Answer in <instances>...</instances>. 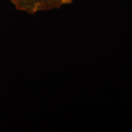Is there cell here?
I'll return each mask as SVG.
<instances>
[{
  "mask_svg": "<svg viewBox=\"0 0 132 132\" xmlns=\"http://www.w3.org/2000/svg\"><path fill=\"white\" fill-rule=\"evenodd\" d=\"M18 10L35 14L39 12H46L60 9L62 6L72 3L73 0H10Z\"/></svg>",
  "mask_w": 132,
  "mask_h": 132,
  "instance_id": "6da1fadb",
  "label": "cell"
}]
</instances>
